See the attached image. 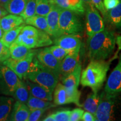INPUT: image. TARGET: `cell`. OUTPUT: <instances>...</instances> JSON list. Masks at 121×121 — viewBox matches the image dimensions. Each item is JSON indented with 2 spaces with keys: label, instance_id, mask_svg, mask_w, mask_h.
<instances>
[{
  "label": "cell",
  "instance_id": "cell-43",
  "mask_svg": "<svg viewBox=\"0 0 121 121\" xmlns=\"http://www.w3.org/2000/svg\"><path fill=\"white\" fill-rule=\"evenodd\" d=\"M9 0H0V5L2 6V7H4V8L7 2H9Z\"/></svg>",
  "mask_w": 121,
  "mask_h": 121
},
{
  "label": "cell",
  "instance_id": "cell-1",
  "mask_svg": "<svg viewBox=\"0 0 121 121\" xmlns=\"http://www.w3.org/2000/svg\"><path fill=\"white\" fill-rule=\"evenodd\" d=\"M114 32L104 29L89 37L87 40L88 55L91 60H105L114 51L116 46Z\"/></svg>",
  "mask_w": 121,
  "mask_h": 121
},
{
  "label": "cell",
  "instance_id": "cell-32",
  "mask_svg": "<svg viewBox=\"0 0 121 121\" xmlns=\"http://www.w3.org/2000/svg\"><path fill=\"white\" fill-rule=\"evenodd\" d=\"M36 4H37V0H27L26 6L24 11L20 15L24 20L27 18L31 17L35 14Z\"/></svg>",
  "mask_w": 121,
  "mask_h": 121
},
{
  "label": "cell",
  "instance_id": "cell-9",
  "mask_svg": "<svg viewBox=\"0 0 121 121\" xmlns=\"http://www.w3.org/2000/svg\"><path fill=\"white\" fill-rule=\"evenodd\" d=\"M15 42L25 45L30 49L48 47L53 44V41L51 40L49 35L43 30L37 37H28L20 33Z\"/></svg>",
  "mask_w": 121,
  "mask_h": 121
},
{
  "label": "cell",
  "instance_id": "cell-30",
  "mask_svg": "<svg viewBox=\"0 0 121 121\" xmlns=\"http://www.w3.org/2000/svg\"><path fill=\"white\" fill-rule=\"evenodd\" d=\"M55 4L54 0H37L35 14L46 16Z\"/></svg>",
  "mask_w": 121,
  "mask_h": 121
},
{
  "label": "cell",
  "instance_id": "cell-16",
  "mask_svg": "<svg viewBox=\"0 0 121 121\" xmlns=\"http://www.w3.org/2000/svg\"><path fill=\"white\" fill-rule=\"evenodd\" d=\"M30 112L26 104L16 101L12 108L9 120L13 121H27Z\"/></svg>",
  "mask_w": 121,
  "mask_h": 121
},
{
  "label": "cell",
  "instance_id": "cell-11",
  "mask_svg": "<svg viewBox=\"0 0 121 121\" xmlns=\"http://www.w3.org/2000/svg\"><path fill=\"white\" fill-rule=\"evenodd\" d=\"M80 47L72 50L68 53L66 56L60 62V78H65L71 73L75 69L78 62Z\"/></svg>",
  "mask_w": 121,
  "mask_h": 121
},
{
  "label": "cell",
  "instance_id": "cell-10",
  "mask_svg": "<svg viewBox=\"0 0 121 121\" xmlns=\"http://www.w3.org/2000/svg\"><path fill=\"white\" fill-rule=\"evenodd\" d=\"M104 91L107 94L114 96L121 94V54L117 66L109 76Z\"/></svg>",
  "mask_w": 121,
  "mask_h": 121
},
{
  "label": "cell",
  "instance_id": "cell-40",
  "mask_svg": "<svg viewBox=\"0 0 121 121\" xmlns=\"http://www.w3.org/2000/svg\"><path fill=\"white\" fill-rule=\"evenodd\" d=\"M81 121H96L94 115L89 112L88 111H86L84 112L82 116Z\"/></svg>",
  "mask_w": 121,
  "mask_h": 121
},
{
  "label": "cell",
  "instance_id": "cell-7",
  "mask_svg": "<svg viewBox=\"0 0 121 121\" xmlns=\"http://www.w3.org/2000/svg\"><path fill=\"white\" fill-rule=\"evenodd\" d=\"M86 34L89 37L105 29L103 19L92 3L86 6Z\"/></svg>",
  "mask_w": 121,
  "mask_h": 121
},
{
  "label": "cell",
  "instance_id": "cell-23",
  "mask_svg": "<svg viewBox=\"0 0 121 121\" xmlns=\"http://www.w3.org/2000/svg\"><path fill=\"white\" fill-rule=\"evenodd\" d=\"M29 95L30 93L26 82L22 80L13 92L12 96H13L16 101L26 104Z\"/></svg>",
  "mask_w": 121,
  "mask_h": 121
},
{
  "label": "cell",
  "instance_id": "cell-38",
  "mask_svg": "<svg viewBox=\"0 0 121 121\" xmlns=\"http://www.w3.org/2000/svg\"><path fill=\"white\" fill-rule=\"evenodd\" d=\"M91 2L95 7V8L100 12L103 16H105L107 11L104 8L103 2L102 0H91Z\"/></svg>",
  "mask_w": 121,
  "mask_h": 121
},
{
  "label": "cell",
  "instance_id": "cell-29",
  "mask_svg": "<svg viewBox=\"0 0 121 121\" xmlns=\"http://www.w3.org/2000/svg\"><path fill=\"white\" fill-rule=\"evenodd\" d=\"M53 91V100L55 105H60L69 104L66 89L63 84L58 82Z\"/></svg>",
  "mask_w": 121,
  "mask_h": 121
},
{
  "label": "cell",
  "instance_id": "cell-8",
  "mask_svg": "<svg viewBox=\"0 0 121 121\" xmlns=\"http://www.w3.org/2000/svg\"><path fill=\"white\" fill-rule=\"evenodd\" d=\"M37 51L33 50L32 52L23 58L15 60L10 57L1 64L11 69L18 76L20 80L25 79L33 59L36 56Z\"/></svg>",
  "mask_w": 121,
  "mask_h": 121
},
{
  "label": "cell",
  "instance_id": "cell-20",
  "mask_svg": "<svg viewBox=\"0 0 121 121\" xmlns=\"http://www.w3.org/2000/svg\"><path fill=\"white\" fill-rule=\"evenodd\" d=\"M13 103V98L9 96H0V121L9 120Z\"/></svg>",
  "mask_w": 121,
  "mask_h": 121
},
{
  "label": "cell",
  "instance_id": "cell-21",
  "mask_svg": "<svg viewBox=\"0 0 121 121\" xmlns=\"http://www.w3.org/2000/svg\"><path fill=\"white\" fill-rule=\"evenodd\" d=\"M10 57L15 60L23 58L32 52V49L28 48L25 45L14 42L9 47Z\"/></svg>",
  "mask_w": 121,
  "mask_h": 121
},
{
  "label": "cell",
  "instance_id": "cell-15",
  "mask_svg": "<svg viewBox=\"0 0 121 121\" xmlns=\"http://www.w3.org/2000/svg\"><path fill=\"white\" fill-rule=\"evenodd\" d=\"M26 80L27 87L30 95L34 97L47 101H52L53 99L52 92L37 83Z\"/></svg>",
  "mask_w": 121,
  "mask_h": 121
},
{
  "label": "cell",
  "instance_id": "cell-37",
  "mask_svg": "<svg viewBox=\"0 0 121 121\" xmlns=\"http://www.w3.org/2000/svg\"><path fill=\"white\" fill-rule=\"evenodd\" d=\"M84 111L81 108H75L71 111L69 121H81L82 116Z\"/></svg>",
  "mask_w": 121,
  "mask_h": 121
},
{
  "label": "cell",
  "instance_id": "cell-36",
  "mask_svg": "<svg viewBox=\"0 0 121 121\" xmlns=\"http://www.w3.org/2000/svg\"><path fill=\"white\" fill-rule=\"evenodd\" d=\"M10 57L9 48L4 45L0 40V63H2L4 60Z\"/></svg>",
  "mask_w": 121,
  "mask_h": 121
},
{
  "label": "cell",
  "instance_id": "cell-28",
  "mask_svg": "<svg viewBox=\"0 0 121 121\" xmlns=\"http://www.w3.org/2000/svg\"><path fill=\"white\" fill-rule=\"evenodd\" d=\"M24 26L25 25H24V24H23L19 26L16 27V28L4 32L2 37L0 39L1 41L2 42L4 45L9 48L10 45L15 41L17 36L20 33L21 30Z\"/></svg>",
  "mask_w": 121,
  "mask_h": 121
},
{
  "label": "cell",
  "instance_id": "cell-33",
  "mask_svg": "<svg viewBox=\"0 0 121 121\" xmlns=\"http://www.w3.org/2000/svg\"><path fill=\"white\" fill-rule=\"evenodd\" d=\"M49 49L52 54L57 60L61 62V60L66 56V55L70 52L63 49L58 45H54L49 47Z\"/></svg>",
  "mask_w": 121,
  "mask_h": 121
},
{
  "label": "cell",
  "instance_id": "cell-27",
  "mask_svg": "<svg viewBox=\"0 0 121 121\" xmlns=\"http://www.w3.org/2000/svg\"><path fill=\"white\" fill-rule=\"evenodd\" d=\"M27 0H9L4 7L9 13L20 15L24 11Z\"/></svg>",
  "mask_w": 121,
  "mask_h": 121
},
{
  "label": "cell",
  "instance_id": "cell-18",
  "mask_svg": "<svg viewBox=\"0 0 121 121\" xmlns=\"http://www.w3.org/2000/svg\"><path fill=\"white\" fill-rule=\"evenodd\" d=\"M81 63L78 62L71 73L62 78V81L65 88H78L81 78Z\"/></svg>",
  "mask_w": 121,
  "mask_h": 121
},
{
  "label": "cell",
  "instance_id": "cell-34",
  "mask_svg": "<svg viewBox=\"0 0 121 121\" xmlns=\"http://www.w3.org/2000/svg\"><path fill=\"white\" fill-rule=\"evenodd\" d=\"M71 111L69 110H59L53 113L55 121H69Z\"/></svg>",
  "mask_w": 121,
  "mask_h": 121
},
{
  "label": "cell",
  "instance_id": "cell-4",
  "mask_svg": "<svg viewBox=\"0 0 121 121\" xmlns=\"http://www.w3.org/2000/svg\"><path fill=\"white\" fill-rule=\"evenodd\" d=\"M59 29L61 35L77 34L82 31L83 27L76 13L62 9L59 16Z\"/></svg>",
  "mask_w": 121,
  "mask_h": 121
},
{
  "label": "cell",
  "instance_id": "cell-39",
  "mask_svg": "<svg viewBox=\"0 0 121 121\" xmlns=\"http://www.w3.org/2000/svg\"><path fill=\"white\" fill-rule=\"evenodd\" d=\"M121 0H103V4L106 11L114 8L117 6Z\"/></svg>",
  "mask_w": 121,
  "mask_h": 121
},
{
  "label": "cell",
  "instance_id": "cell-25",
  "mask_svg": "<svg viewBox=\"0 0 121 121\" xmlns=\"http://www.w3.org/2000/svg\"><path fill=\"white\" fill-rule=\"evenodd\" d=\"M26 104L30 109V110L37 109H48L55 105L52 103L51 101L39 99V98L34 97L30 94Z\"/></svg>",
  "mask_w": 121,
  "mask_h": 121
},
{
  "label": "cell",
  "instance_id": "cell-22",
  "mask_svg": "<svg viewBox=\"0 0 121 121\" xmlns=\"http://www.w3.org/2000/svg\"><path fill=\"white\" fill-rule=\"evenodd\" d=\"M105 16L113 26L121 29V0L117 6L107 11Z\"/></svg>",
  "mask_w": 121,
  "mask_h": 121
},
{
  "label": "cell",
  "instance_id": "cell-45",
  "mask_svg": "<svg viewBox=\"0 0 121 121\" xmlns=\"http://www.w3.org/2000/svg\"><path fill=\"white\" fill-rule=\"evenodd\" d=\"M4 33V30H2V28H1V25H0V39H1V38L2 37Z\"/></svg>",
  "mask_w": 121,
  "mask_h": 121
},
{
  "label": "cell",
  "instance_id": "cell-6",
  "mask_svg": "<svg viewBox=\"0 0 121 121\" xmlns=\"http://www.w3.org/2000/svg\"><path fill=\"white\" fill-rule=\"evenodd\" d=\"M116 97L107 94L105 91L100 95L99 104L94 116L96 121H108L114 119L113 114Z\"/></svg>",
  "mask_w": 121,
  "mask_h": 121
},
{
  "label": "cell",
  "instance_id": "cell-3",
  "mask_svg": "<svg viewBox=\"0 0 121 121\" xmlns=\"http://www.w3.org/2000/svg\"><path fill=\"white\" fill-rule=\"evenodd\" d=\"M59 78L60 76L56 72L42 65L35 57L25 79L37 83L53 93L58 84Z\"/></svg>",
  "mask_w": 121,
  "mask_h": 121
},
{
  "label": "cell",
  "instance_id": "cell-41",
  "mask_svg": "<svg viewBox=\"0 0 121 121\" xmlns=\"http://www.w3.org/2000/svg\"><path fill=\"white\" fill-rule=\"evenodd\" d=\"M8 13H9L7 11V10L4 7L0 5V20L2 19L4 16H5V15L8 14Z\"/></svg>",
  "mask_w": 121,
  "mask_h": 121
},
{
  "label": "cell",
  "instance_id": "cell-24",
  "mask_svg": "<svg viewBox=\"0 0 121 121\" xmlns=\"http://www.w3.org/2000/svg\"><path fill=\"white\" fill-rule=\"evenodd\" d=\"M24 23L26 25H31L35 28L47 32V22L46 16L35 14L31 17L27 18L24 20Z\"/></svg>",
  "mask_w": 121,
  "mask_h": 121
},
{
  "label": "cell",
  "instance_id": "cell-44",
  "mask_svg": "<svg viewBox=\"0 0 121 121\" xmlns=\"http://www.w3.org/2000/svg\"><path fill=\"white\" fill-rule=\"evenodd\" d=\"M81 1H82L84 5L86 6L88 5V4L91 3V0H81Z\"/></svg>",
  "mask_w": 121,
  "mask_h": 121
},
{
  "label": "cell",
  "instance_id": "cell-17",
  "mask_svg": "<svg viewBox=\"0 0 121 121\" xmlns=\"http://www.w3.org/2000/svg\"><path fill=\"white\" fill-rule=\"evenodd\" d=\"M23 24H24V19L22 16L11 13H8L0 20V25L4 32L16 28Z\"/></svg>",
  "mask_w": 121,
  "mask_h": 121
},
{
  "label": "cell",
  "instance_id": "cell-2",
  "mask_svg": "<svg viewBox=\"0 0 121 121\" xmlns=\"http://www.w3.org/2000/svg\"><path fill=\"white\" fill-rule=\"evenodd\" d=\"M110 63L104 60H91L81 72L80 83L85 87H89L93 92L98 93L105 81Z\"/></svg>",
  "mask_w": 121,
  "mask_h": 121
},
{
  "label": "cell",
  "instance_id": "cell-5",
  "mask_svg": "<svg viewBox=\"0 0 121 121\" xmlns=\"http://www.w3.org/2000/svg\"><path fill=\"white\" fill-rule=\"evenodd\" d=\"M21 80L11 69L0 65V94L12 96Z\"/></svg>",
  "mask_w": 121,
  "mask_h": 121
},
{
  "label": "cell",
  "instance_id": "cell-35",
  "mask_svg": "<svg viewBox=\"0 0 121 121\" xmlns=\"http://www.w3.org/2000/svg\"><path fill=\"white\" fill-rule=\"evenodd\" d=\"M47 109H37L30 110L29 116L27 121H38Z\"/></svg>",
  "mask_w": 121,
  "mask_h": 121
},
{
  "label": "cell",
  "instance_id": "cell-19",
  "mask_svg": "<svg viewBox=\"0 0 121 121\" xmlns=\"http://www.w3.org/2000/svg\"><path fill=\"white\" fill-rule=\"evenodd\" d=\"M55 4L62 9L70 10L77 14H82L85 7L81 0H54Z\"/></svg>",
  "mask_w": 121,
  "mask_h": 121
},
{
  "label": "cell",
  "instance_id": "cell-31",
  "mask_svg": "<svg viewBox=\"0 0 121 121\" xmlns=\"http://www.w3.org/2000/svg\"><path fill=\"white\" fill-rule=\"evenodd\" d=\"M68 100V103H73L78 106H82L80 103L81 92L78 88H65Z\"/></svg>",
  "mask_w": 121,
  "mask_h": 121
},
{
  "label": "cell",
  "instance_id": "cell-14",
  "mask_svg": "<svg viewBox=\"0 0 121 121\" xmlns=\"http://www.w3.org/2000/svg\"><path fill=\"white\" fill-rule=\"evenodd\" d=\"M63 49L71 51L78 47H81V42L80 38L77 34H64L54 38L53 42Z\"/></svg>",
  "mask_w": 121,
  "mask_h": 121
},
{
  "label": "cell",
  "instance_id": "cell-42",
  "mask_svg": "<svg viewBox=\"0 0 121 121\" xmlns=\"http://www.w3.org/2000/svg\"><path fill=\"white\" fill-rule=\"evenodd\" d=\"M43 121H55V120H54V116H53V114L52 113V114L48 115L47 117H45Z\"/></svg>",
  "mask_w": 121,
  "mask_h": 121
},
{
  "label": "cell",
  "instance_id": "cell-13",
  "mask_svg": "<svg viewBox=\"0 0 121 121\" xmlns=\"http://www.w3.org/2000/svg\"><path fill=\"white\" fill-rule=\"evenodd\" d=\"M37 58L42 65L51 69L60 75V61L58 60L51 52L49 47L44 48L37 54Z\"/></svg>",
  "mask_w": 121,
  "mask_h": 121
},
{
  "label": "cell",
  "instance_id": "cell-26",
  "mask_svg": "<svg viewBox=\"0 0 121 121\" xmlns=\"http://www.w3.org/2000/svg\"><path fill=\"white\" fill-rule=\"evenodd\" d=\"M99 99L100 95L98 94V93L93 92L89 94L82 105L84 109L95 116L99 104Z\"/></svg>",
  "mask_w": 121,
  "mask_h": 121
},
{
  "label": "cell",
  "instance_id": "cell-12",
  "mask_svg": "<svg viewBox=\"0 0 121 121\" xmlns=\"http://www.w3.org/2000/svg\"><path fill=\"white\" fill-rule=\"evenodd\" d=\"M61 10V7L55 4L46 16L48 26L47 33L54 38L61 35L59 29V16Z\"/></svg>",
  "mask_w": 121,
  "mask_h": 121
}]
</instances>
